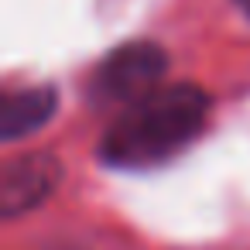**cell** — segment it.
I'll list each match as a JSON object with an SVG mask.
<instances>
[{"label":"cell","instance_id":"cell-3","mask_svg":"<svg viewBox=\"0 0 250 250\" xmlns=\"http://www.w3.org/2000/svg\"><path fill=\"white\" fill-rule=\"evenodd\" d=\"M62 182V161L48 151H31L4 165L0 175V212L7 219L42 206Z\"/></svg>","mask_w":250,"mask_h":250},{"label":"cell","instance_id":"cell-5","mask_svg":"<svg viewBox=\"0 0 250 250\" xmlns=\"http://www.w3.org/2000/svg\"><path fill=\"white\" fill-rule=\"evenodd\" d=\"M236 4H240V11H243V14L250 18V0H236Z\"/></svg>","mask_w":250,"mask_h":250},{"label":"cell","instance_id":"cell-2","mask_svg":"<svg viewBox=\"0 0 250 250\" xmlns=\"http://www.w3.org/2000/svg\"><path fill=\"white\" fill-rule=\"evenodd\" d=\"M165 69L168 55L154 42H127L96 65L89 79V100L93 106H130L158 89Z\"/></svg>","mask_w":250,"mask_h":250},{"label":"cell","instance_id":"cell-1","mask_svg":"<svg viewBox=\"0 0 250 250\" xmlns=\"http://www.w3.org/2000/svg\"><path fill=\"white\" fill-rule=\"evenodd\" d=\"M209 117V96L192 83L154 89L130 103L103 134L100 158L110 168H151L188 147Z\"/></svg>","mask_w":250,"mask_h":250},{"label":"cell","instance_id":"cell-4","mask_svg":"<svg viewBox=\"0 0 250 250\" xmlns=\"http://www.w3.org/2000/svg\"><path fill=\"white\" fill-rule=\"evenodd\" d=\"M59 106V89L55 86H28V89H11L0 103V134L7 141H21L35 130H42Z\"/></svg>","mask_w":250,"mask_h":250}]
</instances>
